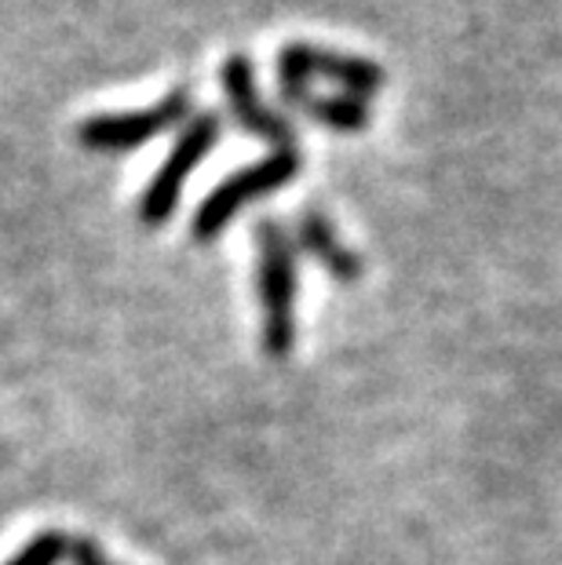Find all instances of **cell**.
<instances>
[{
    "label": "cell",
    "mask_w": 562,
    "mask_h": 565,
    "mask_svg": "<svg viewBox=\"0 0 562 565\" xmlns=\"http://www.w3.org/2000/svg\"><path fill=\"white\" fill-rule=\"evenodd\" d=\"M223 92L231 103V114L237 117V125L256 131V136L271 139L278 150H293L296 131L285 121L282 114H274L267 103L256 95V66L248 55H231L223 63Z\"/></svg>",
    "instance_id": "8992f818"
},
{
    "label": "cell",
    "mask_w": 562,
    "mask_h": 565,
    "mask_svg": "<svg viewBox=\"0 0 562 565\" xmlns=\"http://www.w3.org/2000/svg\"><path fill=\"white\" fill-rule=\"evenodd\" d=\"M296 234H300V245L307 248V256H315L337 281L351 285V281L362 278V259L340 242L337 231H332V223L321 212H304L300 231Z\"/></svg>",
    "instance_id": "52a82bcc"
},
{
    "label": "cell",
    "mask_w": 562,
    "mask_h": 565,
    "mask_svg": "<svg viewBox=\"0 0 562 565\" xmlns=\"http://www.w3.org/2000/svg\"><path fill=\"white\" fill-rule=\"evenodd\" d=\"M259 248V303H263V351L289 358L296 347V256L278 220L256 226Z\"/></svg>",
    "instance_id": "6da1fadb"
},
{
    "label": "cell",
    "mask_w": 562,
    "mask_h": 565,
    "mask_svg": "<svg viewBox=\"0 0 562 565\" xmlns=\"http://www.w3.org/2000/svg\"><path fill=\"white\" fill-rule=\"evenodd\" d=\"M278 74L282 84H307L310 77H329L343 84V88H351V95H369L384 88V70L377 63L315 44H285L278 55Z\"/></svg>",
    "instance_id": "5b68a950"
},
{
    "label": "cell",
    "mask_w": 562,
    "mask_h": 565,
    "mask_svg": "<svg viewBox=\"0 0 562 565\" xmlns=\"http://www.w3.org/2000/svg\"><path fill=\"white\" fill-rule=\"evenodd\" d=\"M187 114H190V92L176 88L165 95L161 103L147 106V110L88 117V121L77 128V139H81V147H88V150L125 153V150L142 147V142H150L153 136H161V131L176 128Z\"/></svg>",
    "instance_id": "277c9868"
},
{
    "label": "cell",
    "mask_w": 562,
    "mask_h": 565,
    "mask_svg": "<svg viewBox=\"0 0 562 565\" xmlns=\"http://www.w3.org/2000/svg\"><path fill=\"white\" fill-rule=\"evenodd\" d=\"M66 555L74 565H110L103 558V551L95 540H70V547H66Z\"/></svg>",
    "instance_id": "30bf717a"
},
{
    "label": "cell",
    "mask_w": 562,
    "mask_h": 565,
    "mask_svg": "<svg viewBox=\"0 0 562 565\" xmlns=\"http://www.w3.org/2000/svg\"><path fill=\"white\" fill-rule=\"evenodd\" d=\"M296 172H300V153L293 147V150H274L263 161H253V164H245L242 172L226 175L223 183L198 204L194 226H190L194 242H212V237H220L223 226L231 223L245 204H253L256 198L271 194V190H278L285 183H293Z\"/></svg>",
    "instance_id": "7a4b0ae2"
},
{
    "label": "cell",
    "mask_w": 562,
    "mask_h": 565,
    "mask_svg": "<svg viewBox=\"0 0 562 565\" xmlns=\"http://www.w3.org/2000/svg\"><path fill=\"white\" fill-rule=\"evenodd\" d=\"M66 547H70V540L63 533H41V536H33L8 565H55L66 555Z\"/></svg>",
    "instance_id": "9c48e42d"
},
{
    "label": "cell",
    "mask_w": 562,
    "mask_h": 565,
    "mask_svg": "<svg viewBox=\"0 0 562 565\" xmlns=\"http://www.w3.org/2000/svg\"><path fill=\"white\" fill-rule=\"evenodd\" d=\"M220 139V117L205 110L198 117H190L187 128L179 131L169 158L158 168V175L150 179V186L142 190V201H139V220L147 226H161L169 215L176 212L179 194H183L190 172L198 168V161L216 147Z\"/></svg>",
    "instance_id": "3957f363"
},
{
    "label": "cell",
    "mask_w": 562,
    "mask_h": 565,
    "mask_svg": "<svg viewBox=\"0 0 562 565\" xmlns=\"http://www.w3.org/2000/svg\"><path fill=\"white\" fill-rule=\"evenodd\" d=\"M282 95L293 106H300L307 117H315V121L329 128L354 131L369 125V110L358 95H315L307 84H282Z\"/></svg>",
    "instance_id": "ba28073f"
}]
</instances>
